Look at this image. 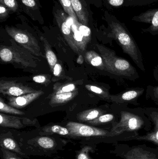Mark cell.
I'll return each instance as SVG.
<instances>
[{
	"label": "cell",
	"instance_id": "obj_11",
	"mask_svg": "<svg viewBox=\"0 0 158 159\" xmlns=\"http://www.w3.org/2000/svg\"><path fill=\"white\" fill-rule=\"evenodd\" d=\"M21 9L32 20L38 21L41 24L44 23L42 15L41 5L38 0H18Z\"/></svg>",
	"mask_w": 158,
	"mask_h": 159
},
{
	"label": "cell",
	"instance_id": "obj_14",
	"mask_svg": "<svg viewBox=\"0 0 158 159\" xmlns=\"http://www.w3.org/2000/svg\"><path fill=\"white\" fill-rule=\"evenodd\" d=\"M151 117L155 124L154 130L143 136H133L128 140H135L140 141L153 142L158 145V112H154L151 114Z\"/></svg>",
	"mask_w": 158,
	"mask_h": 159
},
{
	"label": "cell",
	"instance_id": "obj_23",
	"mask_svg": "<svg viewBox=\"0 0 158 159\" xmlns=\"http://www.w3.org/2000/svg\"><path fill=\"white\" fill-rule=\"evenodd\" d=\"M43 131L46 134H56L61 135H70L69 130L67 128L58 125H53L50 127H45L43 129Z\"/></svg>",
	"mask_w": 158,
	"mask_h": 159
},
{
	"label": "cell",
	"instance_id": "obj_15",
	"mask_svg": "<svg viewBox=\"0 0 158 159\" xmlns=\"http://www.w3.org/2000/svg\"><path fill=\"white\" fill-rule=\"evenodd\" d=\"M26 119L8 116L1 113L0 114V125L2 127L5 128L21 129L24 127V124H25L22 122V121Z\"/></svg>",
	"mask_w": 158,
	"mask_h": 159
},
{
	"label": "cell",
	"instance_id": "obj_39",
	"mask_svg": "<svg viewBox=\"0 0 158 159\" xmlns=\"http://www.w3.org/2000/svg\"><path fill=\"white\" fill-rule=\"evenodd\" d=\"M38 1H39V0H38Z\"/></svg>",
	"mask_w": 158,
	"mask_h": 159
},
{
	"label": "cell",
	"instance_id": "obj_31",
	"mask_svg": "<svg viewBox=\"0 0 158 159\" xmlns=\"http://www.w3.org/2000/svg\"><path fill=\"white\" fill-rule=\"evenodd\" d=\"M103 3L109 10L124 7L125 0H102Z\"/></svg>",
	"mask_w": 158,
	"mask_h": 159
},
{
	"label": "cell",
	"instance_id": "obj_21",
	"mask_svg": "<svg viewBox=\"0 0 158 159\" xmlns=\"http://www.w3.org/2000/svg\"><path fill=\"white\" fill-rule=\"evenodd\" d=\"M41 39L44 46L46 59L51 68V70L53 71L54 67L57 63L56 56L51 48V46L49 44L46 38H45L43 36H41Z\"/></svg>",
	"mask_w": 158,
	"mask_h": 159
},
{
	"label": "cell",
	"instance_id": "obj_4",
	"mask_svg": "<svg viewBox=\"0 0 158 159\" xmlns=\"http://www.w3.org/2000/svg\"><path fill=\"white\" fill-rule=\"evenodd\" d=\"M5 30L7 34L20 46L36 57L44 58L45 56L41 50L39 42L32 34L27 30L8 25L5 26Z\"/></svg>",
	"mask_w": 158,
	"mask_h": 159
},
{
	"label": "cell",
	"instance_id": "obj_22",
	"mask_svg": "<svg viewBox=\"0 0 158 159\" xmlns=\"http://www.w3.org/2000/svg\"><path fill=\"white\" fill-rule=\"evenodd\" d=\"M1 146L5 149L14 151L21 156H24V154L22 153L16 142L11 138H6L2 139L1 141Z\"/></svg>",
	"mask_w": 158,
	"mask_h": 159
},
{
	"label": "cell",
	"instance_id": "obj_1",
	"mask_svg": "<svg viewBox=\"0 0 158 159\" xmlns=\"http://www.w3.org/2000/svg\"><path fill=\"white\" fill-rule=\"evenodd\" d=\"M103 19L107 24V27L102 26L106 36L116 41L121 47L123 52L129 55L138 67L144 70L137 44L125 23L120 21L114 15L106 10Z\"/></svg>",
	"mask_w": 158,
	"mask_h": 159
},
{
	"label": "cell",
	"instance_id": "obj_18",
	"mask_svg": "<svg viewBox=\"0 0 158 159\" xmlns=\"http://www.w3.org/2000/svg\"><path fill=\"white\" fill-rule=\"evenodd\" d=\"M80 23L75 24L73 23L71 25V29L73 33L74 42L76 46L80 51H83L86 48L87 43L90 40L84 37L79 30V26Z\"/></svg>",
	"mask_w": 158,
	"mask_h": 159
},
{
	"label": "cell",
	"instance_id": "obj_20",
	"mask_svg": "<svg viewBox=\"0 0 158 159\" xmlns=\"http://www.w3.org/2000/svg\"><path fill=\"white\" fill-rule=\"evenodd\" d=\"M104 113V111L101 109H89L79 113L77 115V119L80 121L88 122L97 118Z\"/></svg>",
	"mask_w": 158,
	"mask_h": 159
},
{
	"label": "cell",
	"instance_id": "obj_29",
	"mask_svg": "<svg viewBox=\"0 0 158 159\" xmlns=\"http://www.w3.org/2000/svg\"><path fill=\"white\" fill-rule=\"evenodd\" d=\"M114 116L112 114H103L94 120L88 121V123L92 125H100L112 121L114 119Z\"/></svg>",
	"mask_w": 158,
	"mask_h": 159
},
{
	"label": "cell",
	"instance_id": "obj_38",
	"mask_svg": "<svg viewBox=\"0 0 158 159\" xmlns=\"http://www.w3.org/2000/svg\"><path fill=\"white\" fill-rule=\"evenodd\" d=\"M154 96L158 100V86L156 87L154 90Z\"/></svg>",
	"mask_w": 158,
	"mask_h": 159
},
{
	"label": "cell",
	"instance_id": "obj_36",
	"mask_svg": "<svg viewBox=\"0 0 158 159\" xmlns=\"http://www.w3.org/2000/svg\"><path fill=\"white\" fill-rule=\"evenodd\" d=\"M32 80L36 83L42 84V83H45L47 79L45 75H39L34 76L32 78Z\"/></svg>",
	"mask_w": 158,
	"mask_h": 159
},
{
	"label": "cell",
	"instance_id": "obj_10",
	"mask_svg": "<svg viewBox=\"0 0 158 159\" xmlns=\"http://www.w3.org/2000/svg\"><path fill=\"white\" fill-rule=\"evenodd\" d=\"M132 20L150 24V26L147 29L143 30L144 31L153 34H158V8L148 9L138 16L133 17Z\"/></svg>",
	"mask_w": 158,
	"mask_h": 159
},
{
	"label": "cell",
	"instance_id": "obj_19",
	"mask_svg": "<svg viewBox=\"0 0 158 159\" xmlns=\"http://www.w3.org/2000/svg\"><path fill=\"white\" fill-rule=\"evenodd\" d=\"M86 61L94 67H96L102 70L106 71L105 66L103 58L101 55L94 51L87 52L85 55Z\"/></svg>",
	"mask_w": 158,
	"mask_h": 159
},
{
	"label": "cell",
	"instance_id": "obj_25",
	"mask_svg": "<svg viewBox=\"0 0 158 159\" xmlns=\"http://www.w3.org/2000/svg\"><path fill=\"white\" fill-rule=\"evenodd\" d=\"M0 3L4 5L10 10L11 14H20L22 11L18 0H0Z\"/></svg>",
	"mask_w": 158,
	"mask_h": 159
},
{
	"label": "cell",
	"instance_id": "obj_16",
	"mask_svg": "<svg viewBox=\"0 0 158 159\" xmlns=\"http://www.w3.org/2000/svg\"><path fill=\"white\" fill-rule=\"evenodd\" d=\"M124 157L126 159H157L153 153L139 147H135L129 150Z\"/></svg>",
	"mask_w": 158,
	"mask_h": 159
},
{
	"label": "cell",
	"instance_id": "obj_33",
	"mask_svg": "<svg viewBox=\"0 0 158 159\" xmlns=\"http://www.w3.org/2000/svg\"><path fill=\"white\" fill-rule=\"evenodd\" d=\"M10 14V10L5 6L0 3V21L2 22L6 20Z\"/></svg>",
	"mask_w": 158,
	"mask_h": 159
},
{
	"label": "cell",
	"instance_id": "obj_12",
	"mask_svg": "<svg viewBox=\"0 0 158 159\" xmlns=\"http://www.w3.org/2000/svg\"><path fill=\"white\" fill-rule=\"evenodd\" d=\"M43 93L44 92L40 90L20 96H10L8 97L7 100L9 105L15 108H22L27 106L32 102L38 99Z\"/></svg>",
	"mask_w": 158,
	"mask_h": 159
},
{
	"label": "cell",
	"instance_id": "obj_5",
	"mask_svg": "<svg viewBox=\"0 0 158 159\" xmlns=\"http://www.w3.org/2000/svg\"><path fill=\"white\" fill-rule=\"evenodd\" d=\"M53 3L52 12L54 20L69 45L75 53L79 54L80 51L75 45L73 33L71 29V25L74 20L71 18V21L69 22V16L64 11L59 2L58 1H54Z\"/></svg>",
	"mask_w": 158,
	"mask_h": 159
},
{
	"label": "cell",
	"instance_id": "obj_28",
	"mask_svg": "<svg viewBox=\"0 0 158 159\" xmlns=\"http://www.w3.org/2000/svg\"><path fill=\"white\" fill-rule=\"evenodd\" d=\"M158 2V0H125L124 7L142 6Z\"/></svg>",
	"mask_w": 158,
	"mask_h": 159
},
{
	"label": "cell",
	"instance_id": "obj_27",
	"mask_svg": "<svg viewBox=\"0 0 158 159\" xmlns=\"http://www.w3.org/2000/svg\"><path fill=\"white\" fill-rule=\"evenodd\" d=\"M85 88L90 91L99 95L100 97L106 100H110V94L107 91L103 89L102 88L94 85H86Z\"/></svg>",
	"mask_w": 158,
	"mask_h": 159
},
{
	"label": "cell",
	"instance_id": "obj_26",
	"mask_svg": "<svg viewBox=\"0 0 158 159\" xmlns=\"http://www.w3.org/2000/svg\"><path fill=\"white\" fill-rule=\"evenodd\" d=\"M0 111L2 113H6V114H14V115H24V112L16 109L15 107L5 103L2 101V98L0 100Z\"/></svg>",
	"mask_w": 158,
	"mask_h": 159
},
{
	"label": "cell",
	"instance_id": "obj_35",
	"mask_svg": "<svg viewBox=\"0 0 158 159\" xmlns=\"http://www.w3.org/2000/svg\"><path fill=\"white\" fill-rule=\"evenodd\" d=\"M62 66L59 63H57L54 67L53 70V73L54 75L56 77H58L60 76L62 73Z\"/></svg>",
	"mask_w": 158,
	"mask_h": 159
},
{
	"label": "cell",
	"instance_id": "obj_8",
	"mask_svg": "<svg viewBox=\"0 0 158 159\" xmlns=\"http://www.w3.org/2000/svg\"><path fill=\"white\" fill-rule=\"evenodd\" d=\"M66 126L69 130L70 135L73 137H109L110 133L103 129H98L82 123L73 121H70Z\"/></svg>",
	"mask_w": 158,
	"mask_h": 159
},
{
	"label": "cell",
	"instance_id": "obj_37",
	"mask_svg": "<svg viewBox=\"0 0 158 159\" xmlns=\"http://www.w3.org/2000/svg\"><path fill=\"white\" fill-rule=\"evenodd\" d=\"M78 159H90L88 155L85 152H81L78 155Z\"/></svg>",
	"mask_w": 158,
	"mask_h": 159
},
{
	"label": "cell",
	"instance_id": "obj_7",
	"mask_svg": "<svg viewBox=\"0 0 158 159\" xmlns=\"http://www.w3.org/2000/svg\"><path fill=\"white\" fill-rule=\"evenodd\" d=\"M72 8L78 17L79 21L83 26L90 28L93 24V13L91 4L97 7L103 4L102 0H70Z\"/></svg>",
	"mask_w": 158,
	"mask_h": 159
},
{
	"label": "cell",
	"instance_id": "obj_24",
	"mask_svg": "<svg viewBox=\"0 0 158 159\" xmlns=\"http://www.w3.org/2000/svg\"><path fill=\"white\" fill-rule=\"evenodd\" d=\"M57 1L62 7L64 11L75 21V22H79V19L72 8L70 0H57Z\"/></svg>",
	"mask_w": 158,
	"mask_h": 159
},
{
	"label": "cell",
	"instance_id": "obj_32",
	"mask_svg": "<svg viewBox=\"0 0 158 159\" xmlns=\"http://www.w3.org/2000/svg\"><path fill=\"white\" fill-rule=\"evenodd\" d=\"M76 90V87L75 84L70 83V84H65L62 87L58 88L56 91L55 92V93H66L71 92L75 91Z\"/></svg>",
	"mask_w": 158,
	"mask_h": 159
},
{
	"label": "cell",
	"instance_id": "obj_6",
	"mask_svg": "<svg viewBox=\"0 0 158 159\" xmlns=\"http://www.w3.org/2000/svg\"><path fill=\"white\" fill-rule=\"evenodd\" d=\"M144 121L140 116L130 112L122 111L119 122L114 124L109 133V137L117 136L125 131H133L140 129Z\"/></svg>",
	"mask_w": 158,
	"mask_h": 159
},
{
	"label": "cell",
	"instance_id": "obj_17",
	"mask_svg": "<svg viewBox=\"0 0 158 159\" xmlns=\"http://www.w3.org/2000/svg\"><path fill=\"white\" fill-rule=\"evenodd\" d=\"M78 94V90L66 93H54L50 100V105L57 106L66 103L72 100Z\"/></svg>",
	"mask_w": 158,
	"mask_h": 159
},
{
	"label": "cell",
	"instance_id": "obj_9",
	"mask_svg": "<svg viewBox=\"0 0 158 159\" xmlns=\"http://www.w3.org/2000/svg\"><path fill=\"white\" fill-rule=\"evenodd\" d=\"M36 91L31 87L23 85L16 80H2L0 81V93L3 95L18 96Z\"/></svg>",
	"mask_w": 158,
	"mask_h": 159
},
{
	"label": "cell",
	"instance_id": "obj_13",
	"mask_svg": "<svg viewBox=\"0 0 158 159\" xmlns=\"http://www.w3.org/2000/svg\"><path fill=\"white\" fill-rule=\"evenodd\" d=\"M144 90L143 89L130 90L117 95H110V100L112 102L118 103L131 102L141 96Z\"/></svg>",
	"mask_w": 158,
	"mask_h": 159
},
{
	"label": "cell",
	"instance_id": "obj_3",
	"mask_svg": "<svg viewBox=\"0 0 158 159\" xmlns=\"http://www.w3.org/2000/svg\"><path fill=\"white\" fill-rule=\"evenodd\" d=\"M96 47L104 60L106 71L124 77H132L135 74L136 70L128 61L116 56L113 50L103 45L96 44Z\"/></svg>",
	"mask_w": 158,
	"mask_h": 159
},
{
	"label": "cell",
	"instance_id": "obj_2",
	"mask_svg": "<svg viewBox=\"0 0 158 159\" xmlns=\"http://www.w3.org/2000/svg\"><path fill=\"white\" fill-rule=\"evenodd\" d=\"M10 46H2L0 48V57L3 62L20 65L23 68H36L40 60L13 39Z\"/></svg>",
	"mask_w": 158,
	"mask_h": 159
},
{
	"label": "cell",
	"instance_id": "obj_30",
	"mask_svg": "<svg viewBox=\"0 0 158 159\" xmlns=\"http://www.w3.org/2000/svg\"><path fill=\"white\" fill-rule=\"evenodd\" d=\"M37 142L40 147L45 149L53 148L55 146V143L53 139L45 136L40 137L38 138Z\"/></svg>",
	"mask_w": 158,
	"mask_h": 159
},
{
	"label": "cell",
	"instance_id": "obj_34",
	"mask_svg": "<svg viewBox=\"0 0 158 159\" xmlns=\"http://www.w3.org/2000/svg\"><path fill=\"white\" fill-rule=\"evenodd\" d=\"M3 154V157L4 159H22L15 153L10 152L9 150H7L5 148H1Z\"/></svg>",
	"mask_w": 158,
	"mask_h": 159
}]
</instances>
